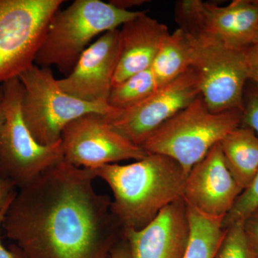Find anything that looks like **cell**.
<instances>
[{"label":"cell","instance_id":"cell-25","mask_svg":"<svg viewBox=\"0 0 258 258\" xmlns=\"http://www.w3.org/2000/svg\"><path fill=\"white\" fill-rule=\"evenodd\" d=\"M244 225L254 256L258 258V210L244 222Z\"/></svg>","mask_w":258,"mask_h":258},{"label":"cell","instance_id":"cell-4","mask_svg":"<svg viewBox=\"0 0 258 258\" xmlns=\"http://www.w3.org/2000/svg\"><path fill=\"white\" fill-rule=\"evenodd\" d=\"M242 111L215 113L200 95L161 125L142 147L149 154H162L181 165L186 175L214 146L242 124Z\"/></svg>","mask_w":258,"mask_h":258},{"label":"cell","instance_id":"cell-3","mask_svg":"<svg viewBox=\"0 0 258 258\" xmlns=\"http://www.w3.org/2000/svg\"><path fill=\"white\" fill-rule=\"evenodd\" d=\"M139 13L100 0H76L54 15L35 64L44 68L56 66L68 76L95 37L118 29Z\"/></svg>","mask_w":258,"mask_h":258},{"label":"cell","instance_id":"cell-27","mask_svg":"<svg viewBox=\"0 0 258 258\" xmlns=\"http://www.w3.org/2000/svg\"><path fill=\"white\" fill-rule=\"evenodd\" d=\"M111 258H132L128 241L123 236L112 249Z\"/></svg>","mask_w":258,"mask_h":258},{"label":"cell","instance_id":"cell-10","mask_svg":"<svg viewBox=\"0 0 258 258\" xmlns=\"http://www.w3.org/2000/svg\"><path fill=\"white\" fill-rule=\"evenodd\" d=\"M179 28L218 40L243 50L258 40V0H234L225 6L201 0L176 3Z\"/></svg>","mask_w":258,"mask_h":258},{"label":"cell","instance_id":"cell-12","mask_svg":"<svg viewBox=\"0 0 258 258\" xmlns=\"http://www.w3.org/2000/svg\"><path fill=\"white\" fill-rule=\"evenodd\" d=\"M119 57V29L103 33L86 49L71 74L57 80L61 89L88 103H107Z\"/></svg>","mask_w":258,"mask_h":258},{"label":"cell","instance_id":"cell-23","mask_svg":"<svg viewBox=\"0 0 258 258\" xmlns=\"http://www.w3.org/2000/svg\"><path fill=\"white\" fill-rule=\"evenodd\" d=\"M247 79L258 86V40L243 50Z\"/></svg>","mask_w":258,"mask_h":258},{"label":"cell","instance_id":"cell-5","mask_svg":"<svg viewBox=\"0 0 258 258\" xmlns=\"http://www.w3.org/2000/svg\"><path fill=\"white\" fill-rule=\"evenodd\" d=\"M23 86L22 115L39 144L60 142L64 128L83 115H107L113 110L107 103H88L64 92L50 68L34 64L18 77Z\"/></svg>","mask_w":258,"mask_h":258},{"label":"cell","instance_id":"cell-14","mask_svg":"<svg viewBox=\"0 0 258 258\" xmlns=\"http://www.w3.org/2000/svg\"><path fill=\"white\" fill-rule=\"evenodd\" d=\"M190 235L184 199L168 205L141 230H123L132 258H183Z\"/></svg>","mask_w":258,"mask_h":258},{"label":"cell","instance_id":"cell-18","mask_svg":"<svg viewBox=\"0 0 258 258\" xmlns=\"http://www.w3.org/2000/svg\"><path fill=\"white\" fill-rule=\"evenodd\" d=\"M186 205L190 235L183 258H215L225 235L224 217L210 216Z\"/></svg>","mask_w":258,"mask_h":258},{"label":"cell","instance_id":"cell-6","mask_svg":"<svg viewBox=\"0 0 258 258\" xmlns=\"http://www.w3.org/2000/svg\"><path fill=\"white\" fill-rule=\"evenodd\" d=\"M1 86L6 118L0 131V175L19 189L63 160L62 145L61 141L41 145L30 133L22 115L23 90L18 78Z\"/></svg>","mask_w":258,"mask_h":258},{"label":"cell","instance_id":"cell-29","mask_svg":"<svg viewBox=\"0 0 258 258\" xmlns=\"http://www.w3.org/2000/svg\"><path fill=\"white\" fill-rule=\"evenodd\" d=\"M5 112L4 103H3V90L2 86H0V131L3 128L5 122Z\"/></svg>","mask_w":258,"mask_h":258},{"label":"cell","instance_id":"cell-15","mask_svg":"<svg viewBox=\"0 0 258 258\" xmlns=\"http://www.w3.org/2000/svg\"><path fill=\"white\" fill-rule=\"evenodd\" d=\"M170 33L164 24L140 12L119 30V57L113 87L152 67L164 39Z\"/></svg>","mask_w":258,"mask_h":258},{"label":"cell","instance_id":"cell-19","mask_svg":"<svg viewBox=\"0 0 258 258\" xmlns=\"http://www.w3.org/2000/svg\"><path fill=\"white\" fill-rule=\"evenodd\" d=\"M158 88L150 68L112 88L108 99V106L115 110L125 109L143 101Z\"/></svg>","mask_w":258,"mask_h":258},{"label":"cell","instance_id":"cell-11","mask_svg":"<svg viewBox=\"0 0 258 258\" xmlns=\"http://www.w3.org/2000/svg\"><path fill=\"white\" fill-rule=\"evenodd\" d=\"M60 141L63 160L79 168L95 169L129 159L138 161L149 154L120 135L100 113H88L70 123Z\"/></svg>","mask_w":258,"mask_h":258},{"label":"cell","instance_id":"cell-7","mask_svg":"<svg viewBox=\"0 0 258 258\" xmlns=\"http://www.w3.org/2000/svg\"><path fill=\"white\" fill-rule=\"evenodd\" d=\"M63 0H0V83L35 64L47 28Z\"/></svg>","mask_w":258,"mask_h":258},{"label":"cell","instance_id":"cell-20","mask_svg":"<svg viewBox=\"0 0 258 258\" xmlns=\"http://www.w3.org/2000/svg\"><path fill=\"white\" fill-rule=\"evenodd\" d=\"M215 258H256L244 230V222L226 227Z\"/></svg>","mask_w":258,"mask_h":258},{"label":"cell","instance_id":"cell-13","mask_svg":"<svg viewBox=\"0 0 258 258\" xmlns=\"http://www.w3.org/2000/svg\"><path fill=\"white\" fill-rule=\"evenodd\" d=\"M242 191L226 164L218 143L189 171L185 181L184 200L206 215L225 217Z\"/></svg>","mask_w":258,"mask_h":258},{"label":"cell","instance_id":"cell-24","mask_svg":"<svg viewBox=\"0 0 258 258\" xmlns=\"http://www.w3.org/2000/svg\"><path fill=\"white\" fill-rule=\"evenodd\" d=\"M14 183L0 175V215L9 208L17 191Z\"/></svg>","mask_w":258,"mask_h":258},{"label":"cell","instance_id":"cell-21","mask_svg":"<svg viewBox=\"0 0 258 258\" xmlns=\"http://www.w3.org/2000/svg\"><path fill=\"white\" fill-rule=\"evenodd\" d=\"M258 210V172L248 186L236 199L233 206L224 217V229L237 222H244Z\"/></svg>","mask_w":258,"mask_h":258},{"label":"cell","instance_id":"cell-17","mask_svg":"<svg viewBox=\"0 0 258 258\" xmlns=\"http://www.w3.org/2000/svg\"><path fill=\"white\" fill-rule=\"evenodd\" d=\"M191 64L189 37L183 29L178 28L164 39L151 70L159 88L187 72Z\"/></svg>","mask_w":258,"mask_h":258},{"label":"cell","instance_id":"cell-28","mask_svg":"<svg viewBox=\"0 0 258 258\" xmlns=\"http://www.w3.org/2000/svg\"><path fill=\"white\" fill-rule=\"evenodd\" d=\"M113 6L119 8V9L126 10V11H132L131 8L134 7L139 6L146 3L144 0H111L108 2Z\"/></svg>","mask_w":258,"mask_h":258},{"label":"cell","instance_id":"cell-8","mask_svg":"<svg viewBox=\"0 0 258 258\" xmlns=\"http://www.w3.org/2000/svg\"><path fill=\"white\" fill-rule=\"evenodd\" d=\"M184 30L191 45V69L198 75L200 95L209 109L215 113L243 111L244 88L248 79L242 50Z\"/></svg>","mask_w":258,"mask_h":258},{"label":"cell","instance_id":"cell-2","mask_svg":"<svg viewBox=\"0 0 258 258\" xmlns=\"http://www.w3.org/2000/svg\"><path fill=\"white\" fill-rule=\"evenodd\" d=\"M93 169L111 188V211L123 230L144 228L163 209L184 199L187 175L167 156L149 154L126 165L110 164Z\"/></svg>","mask_w":258,"mask_h":258},{"label":"cell","instance_id":"cell-16","mask_svg":"<svg viewBox=\"0 0 258 258\" xmlns=\"http://www.w3.org/2000/svg\"><path fill=\"white\" fill-rule=\"evenodd\" d=\"M226 164L242 190L258 172V137L240 125L220 142Z\"/></svg>","mask_w":258,"mask_h":258},{"label":"cell","instance_id":"cell-22","mask_svg":"<svg viewBox=\"0 0 258 258\" xmlns=\"http://www.w3.org/2000/svg\"><path fill=\"white\" fill-rule=\"evenodd\" d=\"M242 126L252 129L258 137V86L254 84L247 95L244 94Z\"/></svg>","mask_w":258,"mask_h":258},{"label":"cell","instance_id":"cell-1","mask_svg":"<svg viewBox=\"0 0 258 258\" xmlns=\"http://www.w3.org/2000/svg\"><path fill=\"white\" fill-rule=\"evenodd\" d=\"M96 179L62 160L18 189L3 228L25 258H111L123 230Z\"/></svg>","mask_w":258,"mask_h":258},{"label":"cell","instance_id":"cell-26","mask_svg":"<svg viewBox=\"0 0 258 258\" xmlns=\"http://www.w3.org/2000/svg\"><path fill=\"white\" fill-rule=\"evenodd\" d=\"M6 211L3 212L0 215V235H1V230L3 228V220ZM0 258H25L23 254L22 253L21 251L19 249L18 247L16 245L13 244L10 249H7L6 247L3 245V242H2L1 237H0Z\"/></svg>","mask_w":258,"mask_h":258},{"label":"cell","instance_id":"cell-9","mask_svg":"<svg viewBox=\"0 0 258 258\" xmlns=\"http://www.w3.org/2000/svg\"><path fill=\"white\" fill-rule=\"evenodd\" d=\"M200 96V79L191 69L137 104L123 110L113 108L104 118L120 135L142 147L161 125Z\"/></svg>","mask_w":258,"mask_h":258}]
</instances>
